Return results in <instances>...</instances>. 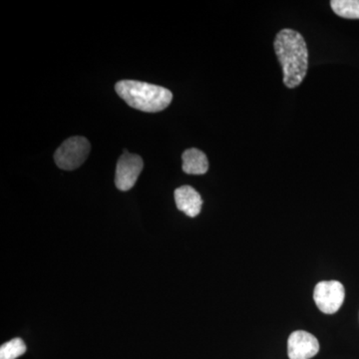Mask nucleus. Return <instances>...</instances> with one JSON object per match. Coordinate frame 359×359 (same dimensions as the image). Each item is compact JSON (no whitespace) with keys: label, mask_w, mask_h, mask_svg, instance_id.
<instances>
[{"label":"nucleus","mask_w":359,"mask_h":359,"mask_svg":"<svg viewBox=\"0 0 359 359\" xmlns=\"http://www.w3.org/2000/svg\"><path fill=\"white\" fill-rule=\"evenodd\" d=\"M115 90L129 106L143 112H160L173 100L169 89L135 80H122L116 83Z\"/></svg>","instance_id":"nucleus-2"},{"label":"nucleus","mask_w":359,"mask_h":359,"mask_svg":"<svg viewBox=\"0 0 359 359\" xmlns=\"http://www.w3.org/2000/svg\"><path fill=\"white\" fill-rule=\"evenodd\" d=\"M330 6L340 18L359 20V0H332Z\"/></svg>","instance_id":"nucleus-9"},{"label":"nucleus","mask_w":359,"mask_h":359,"mask_svg":"<svg viewBox=\"0 0 359 359\" xmlns=\"http://www.w3.org/2000/svg\"><path fill=\"white\" fill-rule=\"evenodd\" d=\"M346 290L337 280H325L314 287L313 299L316 306L325 314L337 313L344 304Z\"/></svg>","instance_id":"nucleus-4"},{"label":"nucleus","mask_w":359,"mask_h":359,"mask_svg":"<svg viewBox=\"0 0 359 359\" xmlns=\"http://www.w3.org/2000/svg\"><path fill=\"white\" fill-rule=\"evenodd\" d=\"M143 160L139 155L123 154L116 168L115 185L123 192L131 190L143 170Z\"/></svg>","instance_id":"nucleus-5"},{"label":"nucleus","mask_w":359,"mask_h":359,"mask_svg":"<svg viewBox=\"0 0 359 359\" xmlns=\"http://www.w3.org/2000/svg\"><path fill=\"white\" fill-rule=\"evenodd\" d=\"M320 351V344L314 335L304 330H297L287 340L290 359H311Z\"/></svg>","instance_id":"nucleus-6"},{"label":"nucleus","mask_w":359,"mask_h":359,"mask_svg":"<svg viewBox=\"0 0 359 359\" xmlns=\"http://www.w3.org/2000/svg\"><path fill=\"white\" fill-rule=\"evenodd\" d=\"M26 346L21 339L9 340L0 347V359H16L25 354Z\"/></svg>","instance_id":"nucleus-10"},{"label":"nucleus","mask_w":359,"mask_h":359,"mask_svg":"<svg viewBox=\"0 0 359 359\" xmlns=\"http://www.w3.org/2000/svg\"><path fill=\"white\" fill-rule=\"evenodd\" d=\"M91 146L84 137H71L63 142L54 154L56 165L60 169L72 171L81 166L89 156Z\"/></svg>","instance_id":"nucleus-3"},{"label":"nucleus","mask_w":359,"mask_h":359,"mask_svg":"<svg viewBox=\"0 0 359 359\" xmlns=\"http://www.w3.org/2000/svg\"><path fill=\"white\" fill-rule=\"evenodd\" d=\"M175 202L179 211L195 218L202 210L203 200L200 194L190 186L180 187L174 193Z\"/></svg>","instance_id":"nucleus-7"},{"label":"nucleus","mask_w":359,"mask_h":359,"mask_svg":"<svg viewBox=\"0 0 359 359\" xmlns=\"http://www.w3.org/2000/svg\"><path fill=\"white\" fill-rule=\"evenodd\" d=\"M275 51L282 65L283 83L295 88L304 81L309 69V50L301 33L285 28L276 34Z\"/></svg>","instance_id":"nucleus-1"},{"label":"nucleus","mask_w":359,"mask_h":359,"mask_svg":"<svg viewBox=\"0 0 359 359\" xmlns=\"http://www.w3.org/2000/svg\"><path fill=\"white\" fill-rule=\"evenodd\" d=\"M183 171L189 175H204L209 170L207 156L199 149H188L182 156Z\"/></svg>","instance_id":"nucleus-8"}]
</instances>
